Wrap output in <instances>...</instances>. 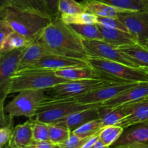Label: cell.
I'll return each instance as SVG.
<instances>
[{
	"instance_id": "cell-1",
	"label": "cell",
	"mask_w": 148,
	"mask_h": 148,
	"mask_svg": "<svg viewBox=\"0 0 148 148\" xmlns=\"http://www.w3.org/2000/svg\"><path fill=\"white\" fill-rule=\"evenodd\" d=\"M38 40L54 54L86 61L88 58L82 38L62 20L60 15L52 20Z\"/></svg>"
},
{
	"instance_id": "cell-2",
	"label": "cell",
	"mask_w": 148,
	"mask_h": 148,
	"mask_svg": "<svg viewBox=\"0 0 148 148\" xmlns=\"http://www.w3.org/2000/svg\"><path fill=\"white\" fill-rule=\"evenodd\" d=\"M0 17L30 43L38 40L53 19L12 5L0 6Z\"/></svg>"
},
{
	"instance_id": "cell-3",
	"label": "cell",
	"mask_w": 148,
	"mask_h": 148,
	"mask_svg": "<svg viewBox=\"0 0 148 148\" xmlns=\"http://www.w3.org/2000/svg\"><path fill=\"white\" fill-rule=\"evenodd\" d=\"M70 80L58 77L53 70L30 69L17 72L12 78L10 94L23 90H46Z\"/></svg>"
},
{
	"instance_id": "cell-4",
	"label": "cell",
	"mask_w": 148,
	"mask_h": 148,
	"mask_svg": "<svg viewBox=\"0 0 148 148\" xmlns=\"http://www.w3.org/2000/svg\"><path fill=\"white\" fill-rule=\"evenodd\" d=\"M87 62L103 79L119 82H147L145 69L134 68L114 61L88 57Z\"/></svg>"
},
{
	"instance_id": "cell-5",
	"label": "cell",
	"mask_w": 148,
	"mask_h": 148,
	"mask_svg": "<svg viewBox=\"0 0 148 148\" xmlns=\"http://www.w3.org/2000/svg\"><path fill=\"white\" fill-rule=\"evenodd\" d=\"M101 104H83L79 103L76 98H46L39 105L35 120L50 124L61 121L70 114Z\"/></svg>"
},
{
	"instance_id": "cell-6",
	"label": "cell",
	"mask_w": 148,
	"mask_h": 148,
	"mask_svg": "<svg viewBox=\"0 0 148 148\" xmlns=\"http://www.w3.org/2000/svg\"><path fill=\"white\" fill-rule=\"evenodd\" d=\"M25 49H14L2 53L0 56V120L1 127L13 124V119L5 115L4 103L7 95H10L12 78L17 72Z\"/></svg>"
},
{
	"instance_id": "cell-7",
	"label": "cell",
	"mask_w": 148,
	"mask_h": 148,
	"mask_svg": "<svg viewBox=\"0 0 148 148\" xmlns=\"http://www.w3.org/2000/svg\"><path fill=\"white\" fill-rule=\"evenodd\" d=\"M46 98L44 90H23L5 106L4 111L10 118L25 116L33 119L36 116L39 105Z\"/></svg>"
},
{
	"instance_id": "cell-8",
	"label": "cell",
	"mask_w": 148,
	"mask_h": 148,
	"mask_svg": "<svg viewBox=\"0 0 148 148\" xmlns=\"http://www.w3.org/2000/svg\"><path fill=\"white\" fill-rule=\"evenodd\" d=\"M114 82L106 79H85L69 81L46 90V96L53 99L77 98Z\"/></svg>"
},
{
	"instance_id": "cell-9",
	"label": "cell",
	"mask_w": 148,
	"mask_h": 148,
	"mask_svg": "<svg viewBox=\"0 0 148 148\" xmlns=\"http://www.w3.org/2000/svg\"><path fill=\"white\" fill-rule=\"evenodd\" d=\"M84 47L88 57L99 58L114 61L134 68H140L126 58L118 48L101 40L82 39ZM141 69V68H140Z\"/></svg>"
},
{
	"instance_id": "cell-10",
	"label": "cell",
	"mask_w": 148,
	"mask_h": 148,
	"mask_svg": "<svg viewBox=\"0 0 148 148\" xmlns=\"http://www.w3.org/2000/svg\"><path fill=\"white\" fill-rule=\"evenodd\" d=\"M137 83L138 82H114L76 98L79 103L83 104H101L127 90Z\"/></svg>"
},
{
	"instance_id": "cell-11",
	"label": "cell",
	"mask_w": 148,
	"mask_h": 148,
	"mask_svg": "<svg viewBox=\"0 0 148 148\" xmlns=\"http://www.w3.org/2000/svg\"><path fill=\"white\" fill-rule=\"evenodd\" d=\"M118 18L134 35L139 43L148 39V11H130L122 13Z\"/></svg>"
},
{
	"instance_id": "cell-12",
	"label": "cell",
	"mask_w": 148,
	"mask_h": 148,
	"mask_svg": "<svg viewBox=\"0 0 148 148\" xmlns=\"http://www.w3.org/2000/svg\"><path fill=\"white\" fill-rule=\"evenodd\" d=\"M89 66L86 60L51 53L43 56L30 69L56 71L72 67H85Z\"/></svg>"
},
{
	"instance_id": "cell-13",
	"label": "cell",
	"mask_w": 148,
	"mask_h": 148,
	"mask_svg": "<svg viewBox=\"0 0 148 148\" xmlns=\"http://www.w3.org/2000/svg\"><path fill=\"white\" fill-rule=\"evenodd\" d=\"M147 95L148 81L138 82L114 98L103 102L101 104V106L110 108H119L138 102Z\"/></svg>"
},
{
	"instance_id": "cell-14",
	"label": "cell",
	"mask_w": 148,
	"mask_h": 148,
	"mask_svg": "<svg viewBox=\"0 0 148 148\" xmlns=\"http://www.w3.org/2000/svg\"><path fill=\"white\" fill-rule=\"evenodd\" d=\"M99 106L91 107L87 109L77 111L69 115L64 119L53 124L65 127L72 132L88 121L100 119V113L98 109Z\"/></svg>"
},
{
	"instance_id": "cell-15",
	"label": "cell",
	"mask_w": 148,
	"mask_h": 148,
	"mask_svg": "<svg viewBox=\"0 0 148 148\" xmlns=\"http://www.w3.org/2000/svg\"><path fill=\"white\" fill-rule=\"evenodd\" d=\"M134 144H148V121L124 129L123 134L113 146Z\"/></svg>"
},
{
	"instance_id": "cell-16",
	"label": "cell",
	"mask_w": 148,
	"mask_h": 148,
	"mask_svg": "<svg viewBox=\"0 0 148 148\" xmlns=\"http://www.w3.org/2000/svg\"><path fill=\"white\" fill-rule=\"evenodd\" d=\"M51 53H53L39 40L30 43L24 49L17 72L30 69L43 56Z\"/></svg>"
},
{
	"instance_id": "cell-17",
	"label": "cell",
	"mask_w": 148,
	"mask_h": 148,
	"mask_svg": "<svg viewBox=\"0 0 148 148\" xmlns=\"http://www.w3.org/2000/svg\"><path fill=\"white\" fill-rule=\"evenodd\" d=\"M33 119H30L23 124H18L13 129L12 135L9 144L10 148H27L33 143Z\"/></svg>"
},
{
	"instance_id": "cell-18",
	"label": "cell",
	"mask_w": 148,
	"mask_h": 148,
	"mask_svg": "<svg viewBox=\"0 0 148 148\" xmlns=\"http://www.w3.org/2000/svg\"><path fill=\"white\" fill-rule=\"evenodd\" d=\"M98 26L103 37L104 41L115 47L119 48L120 46L138 43L135 36L130 32L119 29L108 28L100 25H98Z\"/></svg>"
},
{
	"instance_id": "cell-19",
	"label": "cell",
	"mask_w": 148,
	"mask_h": 148,
	"mask_svg": "<svg viewBox=\"0 0 148 148\" xmlns=\"http://www.w3.org/2000/svg\"><path fill=\"white\" fill-rule=\"evenodd\" d=\"M130 62L143 69H148V49L139 43L118 48Z\"/></svg>"
},
{
	"instance_id": "cell-20",
	"label": "cell",
	"mask_w": 148,
	"mask_h": 148,
	"mask_svg": "<svg viewBox=\"0 0 148 148\" xmlns=\"http://www.w3.org/2000/svg\"><path fill=\"white\" fill-rule=\"evenodd\" d=\"M130 105L131 112L116 125L126 129L148 121V101H138Z\"/></svg>"
},
{
	"instance_id": "cell-21",
	"label": "cell",
	"mask_w": 148,
	"mask_h": 148,
	"mask_svg": "<svg viewBox=\"0 0 148 148\" xmlns=\"http://www.w3.org/2000/svg\"><path fill=\"white\" fill-rule=\"evenodd\" d=\"M82 3L85 5L87 12L97 17H118L122 13L130 12L96 0H82Z\"/></svg>"
},
{
	"instance_id": "cell-22",
	"label": "cell",
	"mask_w": 148,
	"mask_h": 148,
	"mask_svg": "<svg viewBox=\"0 0 148 148\" xmlns=\"http://www.w3.org/2000/svg\"><path fill=\"white\" fill-rule=\"evenodd\" d=\"M98 109L100 113V119L103 127L107 126L116 125L131 112L130 104L116 108H106L100 106Z\"/></svg>"
},
{
	"instance_id": "cell-23",
	"label": "cell",
	"mask_w": 148,
	"mask_h": 148,
	"mask_svg": "<svg viewBox=\"0 0 148 148\" xmlns=\"http://www.w3.org/2000/svg\"><path fill=\"white\" fill-rule=\"evenodd\" d=\"M58 77L68 80H79L85 79H103L95 69L89 66L85 67H72L54 71Z\"/></svg>"
},
{
	"instance_id": "cell-24",
	"label": "cell",
	"mask_w": 148,
	"mask_h": 148,
	"mask_svg": "<svg viewBox=\"0 0 148 148\" xmlns=\"http://www.w3.org/2000/svg\"><path fill=\"white\" fill-rule=\"evenodd\" d=\"M14 6L45 17L54 18L43 0H14Z\"/></svg>"
},
{
	"instance_id": "cell-25",
	"label": "cell",
	"mask_w": 148,
	"mask_h": 148,
	"mask_svg": "<svg viewBox=\"0 0 148 148\" xmlns=\"http://www.w3.org/2000/svg\"><path fill=\"white\" fill-rule=\"evenodd\" d=\"M69 25L82 39L103 40V37L97 24H71Z\"/></svg>"
},
{
	"instance_id": "cell-26",
	"label": "cell",
	"mask_w": 148,
	"mask_h": 148,
	"mask_svg": "<svg viewBox=\"0 0 148 148\" xmlns=\"http://www.w3.org/2000/svg\"><path fill=\"white\" fill-rule=\"evenodd\" d=\"M130 11H147V0H96Z\"/></svg>"
},
{
	"instance_id": "cell-27",
	"label": "cell",
	"mask_w": 148,
	"mask_h": 148,
	"mask_svg": "<svg viewBox=\"0 0 148 148\" xmlns=\"http://www.w3.org/2000/svg\"><path fill=\"white\" fill-rule=\"evenodd\" d=\"M124 129L119 125L107 126L99 133V140L106 147H110L115 144L123 134Z\"/></svg>"
},
{
	"instance_id": "cell-28",
	"label": "cell",
	"mask_w": 148,
	"mask_h": 148,
	"mask_svg": "<svg viewBox=\"0 0 148 148\" xmlns=\"http://www.w3.org/2000/svg\"><path fill=\"white\" fill-rule=\"evenodd\" d=\"M30 44L23 36L17 33L13 32L0 44V54L10 51L12 50L21 48H26Z\"/></svg>"
},
{
	"instance_id": "cell-29",
	"label": "cell",
	"mask_w": 148,
	"mask_h": 148,
	"mask_svg": "<svg viewBox=\"0 0 148 148\" xmlns=\"http://www.w3.org/2000/svg\"><path fill=\"white\" fill-rule=\"evenodd\" d=\"M103 128V126L101 119H98L92 120V121L85 123L72 132L79 136L81 138L85 139L98 134Z\"/></svg>"
},
{
	"instance_id": "cell-30",
	"label": "cell",
	"mask_w": 148,
	"mask_h": 148,
	"mask_svg": "<svg viewBox=\"0 0 148 148\" xmlns=\"http://www.w3.org/2000/svg\"><path fill=\"white\" fill-rule=\"evenodd\" d=\"M66 24H96L97 16L88 12L75 14H59Z\"/></svg>"
},
{
	"instance_id": "cell-31",
	"label": "cell",
	"mask_w": 148,
	"mask_h": 148,
	"mask_svg": "<svg viewBox=\"0 0 148 148\" xmlns=\"http://www.w3.org/2000/svg\"><path fill=\"white\" fill-rule=\"evenodd\" d=\"M49 126V140L54 145H63L71 134V132L65 127L56 124Z\"/></svg>"
},
{
	"instance_id": "cell-32",
	"label": "cell",
	"mask_w": 148,
	"mask_h": 148,
	"mask_svg": "<svg viewBox=\"0 0 148 148\" xmlns=\"http://www.w3.org/2000/svg\"><path fill=\"white\" fill-rule=\"evenodd\" d=\"M58 10L59 14H75L87 12L85 5L75 0H59Z\"/></svg>"
},
{
	"instance_id": "cell-33",
	"label": "cell",
	"mask_w": 148,
	"mask_h": 148,
	"mask_svg": "<svg viewBox=\"0 0 148 148\" xmlns=\"http://www.w3.org/2000/svg\"><path fill=\"white\" fill-rule=\"evenodd\" d=\"M33 140L36 142L49 141V126L46 123L38 121L33 119Z\"/></svg>"
},
{
	"instance_id": "cell-34",
	"label": "cell",
	"mask_w": 148,
	"mask_h": 148,
	"mask_svg": "<svg viewBox=\"0 0 148 148\" xmlns=\"http://www.w3.org/2000/svg\"><path fill=\"white\" fill-rule=\"evenodd\" d=\"M96 24L102 25L108 28L119 29L129 32L128 28L118 18V17H97Z\"/></svg>"
},
{
	"instance_id": "cell-35",
	"label": "cell",
	"mask_w": 148,
	"mask_h": 148,
	"mask_svg": "<svg viewBox=\"0 0 148 148\" xmlns=\"http://www.w3.org/2000/svg\"><path fill=\"white\" fill-rule=\"evenodd\" d=\"M88 138L89 137L82 139L74 133L71 132L70 136L66 141V143L61 145L63 146L64 148H81Z\"/></svg>"
},
{
	"instance_id": "cell-36",
	"label": "cell",
	"mask_w": 148,
	"mask_h": 148,
	"mask_svg": "<svg viewBox=\"0 0 148 148\" xmlns=\"http://www.w3.org/2000/svg\"><path fill=\"white\" fill-rule=\"evenodd\" d=\"M12 124L1 127L0 129V147H5L9 144L13 132Z\"/></svg>"
},
{
	"instance_id": "cell-37",
	"label": "cell",
	"mask_w": 148,
	"mask_h": 148,
	"mask_svg": "<svg viewBox=\"0 0 148 148\" xmlns=\"http://www.w3.org/2000/svg\"><path fill=\"white\" fill-rule=\"evenodd\" d=\"M14 30L11 27L6 20L1 19L0 20V44L4 41L6 38L12 33Z\"/></svg>"
},
{
	"instance_id": "cell-38",
	"label": "cell",
	"mask_w": 148,
	"mask_h": 148,
	"mask_svg": "<svg viewBox=\"0 0 148 148\" xmlns=\"http://www.w3.org/2000/svg\"><path fill=\"white\" fill-rule=\"evenodd\" d=\"M43 2L46 4L49 10L53 15V17L59 15V10H58V6H59V0H43Z\"/></svg>"
},
{
	"instance_id": "cell-39",
	"label": "cell",
	"mask_w": 148,
	"mask_h": 148,
	"mask_svg": "<svg viewBox=\"0 0 148 148\" xmlns=\"http://www.w3.org/2000/svg\"><path fill=\"white\" fill-rule=\"evenodd\" d=\"M36 148H53L55 145L53 143H52L50 140L49 141H40L36 142L34 141L33 143Z\"/></svg>"
},
{
	"instance_id": "cell-40",
	"label": "cell",
	"mask_w": 148,
	"mask_h": 148,
	"mask_svg": "<svg viewBox=\"0 0 148 148\" xmlns=\"http://www.w3.org/2000/svg\"><path fill=\"white\" fill-rule=\"evenodd\" d=\"M124 146L127 148H148V144H134Z\"/></svg>"
},
{
	"instance_id": "cell-41",
	"label": "cell",
	"mask_w": 148,
	"mask_h": 148,
	"mask_svg": "<svg viewBox=\"0 0 148 148\" xmlns=\"http://www.w3.org/2000/svg\"><path fill=\"white\" fill-rule=\"evenodd\" d=\"M1 6H9L14 5V0H0Z\"/></svg>"
},
{
	"instance_id": "cell-42",
	"label": "cell",
	"mask_w": 148,
	"mask_h": 148,
	"mask_svg": "<svg viewBox=\"0 0 148 148\" xmlns=\"http://www.w3.org/2000/svg\"><path fill=\"white\" fill-rule=\"evenodd\" d=\"M92 148H110V147H106V146L104 145L102 143H101V140H98V141L96 142V143L94 145V146Z\"/></svg>"
},
{
	"instance_id": "cell-43",
	"label": "cell",
	"mask_w": 148,
	"mask_h": 148,
	"mask_svg": "<svg viewBox=\"0 0 148 148\" xmlns=\"http://www.w3.org/2000/svg\"><path fill=\"white\" fill-rule=\"evenodd\" d=\"M140 44L143 45V46H145V47L147 48V49H148V39H147V40H146L145 41H144V42H143V43H140Z\"/></svg>"
},
{
	"instance_id": "cell-44",
	"label": "cell",
	"mask_w": 148,
	"mask_h": 148,
	"mask_svg": "<svg viewBox=\"0 0 148 148\" xmlns=\"http://www.w3.org/2000/svg\"><path fill=\"white\" fill-rule=\"evenodd\" d=\"M53 148H64V147L62 145H55Z\"/></svg>"
},
{
	"instance_id": "cell-45",
	"label": "cell",
	"mask_w": 148,
	"mask_h": 148,
	"mask_svg": "<svg viewBox=\"0 0 148 148\" xmlns=\"http://www.w3.org/2000/svg\"><path fill=\"white\" fill-rule=\"evenodd\" d=\"M140 101H148V95H147V96L145 97V98H143V99L140 100Z\"/></svg>"
},
{
	"instance_id": "cell-46",
	"label": "cell",
	"mask_w": 148,
	"mask_h": 148,
	"mask_svg": "<svg viewBox=\"0 0 148 148\" xmlns=\"http://www.w3.org/2000/svg\"><path fill=\"white\" fill-rule=\"evenodd\" d=\"M113 148H127L124 146H116V147H114Z\"/></svg>"
},
{
	"instance_id": "cell-47",
	"label": "cell",
	"mask_w": 148,
	"mask_h": 148,
	"mask_svg": "<svg viewBox=\"0 0 148 148\" xmlns=\"http://www.w3.org/2000/svg\"><path fill=\"white\" fill-rule=\"evenodd\" d=\"M27 148H36V147H35L34 145H33V144H32L30 146V147H27Z\"/></svg>"
},
{
	"instance_id": "cell-48",
	"label": "cell",
	"mask_w": 148,
	"mask_h": 148,
	"mask_svg": "<svg viewBox=\"0 0 148 148\" xmlns=\"http://www.w3.org/2000/svg\"><path fill=\"white\" fill-rule=\"evenodd\" d=\"M146 73H147V77H148V69H146Z\"/></svg>"
},
{
	"instance_id": "cell-49",
	"label": "cell",
	"mask_w": 148,
	"mask_h": 148,
	"mask_svg": "<svg viewBox=\"0 0 148 148\" xmlns=\"http://www.w3.org/2000/svg\"><path fill=\"white\" fill-rule=\"evenodd\" d=\"M1 148H10V147H9L8 146H7V147H6V146H5V147H1Z\"/></svg>"
},
{
	"instance_id": "cell-50",
	"label": "cell",
	"mask_w": 148,
	"mask_h": 148,
	"mask_svg": "<svg viewBox=\"0 0 148 148\" xmlns=\"http://www.w3.org/2000/svg\"><path fill=\"white\" fill-rule=\"evenodd\" d=\"M147 11H148V0H147Z\"/></svg>"
}]
</instances>
